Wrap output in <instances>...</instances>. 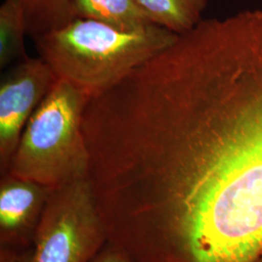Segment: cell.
Masks as SVG:
<instances>
[{
  "label": "cell",
  "mask_w": 262,
  "mask_h": 262,
  "mask_svg": "<svg viewBox=\"0 0 262 262\" xmlns=\"http://www.w3.org/2000/svg\"><path fill=\"white\" fill-rule=\"evenodd\" d=\"M88 179L132 262L262 255V10L203 19L90 100Z\"/></svg>",
  "instance_id": "cell-1"
},
{
  "label": "cell",
  "mask_w": 262,
  "mask_h": 262,
  "mask_svg": "<svg viewBox=\"0 0 262 262\" xmlns=\"http://www.w3.org/2000/svg\"><path fill=\"white\" fill-rule=\"evenodd\" d=\"M178 34L155 24L135 31L94 19H76L33 38L40 57L58 80L92 98L111 90Z\"/></svg>",
  "instance_id": "cell-2"
},
{
  "label": "cell",
  "mask_w": 262,
  "mask_h": 262,
  "mask_svg": "<svg viewBox=\"0 0 262 262\" xmlns=\"http://www.w3.org/2000/svg\"><path fill=\"white\" fill-rule=\"evenodd\" d=\"M90 100L57 79L27 123L6 174L53 189L88 178L83 119Z\"/></svg>",
  "instance_id": "cell-3"
},
{
  "label": "cell",
  "mask_w": 262,
  "mask_h": 262,
  "mask_svg": "<svg viewBox=\"0 0 262 262\" xmlns=\"http://www.w3.org/2000/svg\"><path fill=\"white\" fill-rule=\"evenodd\" d=\"M107 244L89 179L53 189L34 234L31 262H91Z\"/></svg>",
  "instance_id": "cell-4"
},
{
  "label": "cell",
  "mask_w": 262,
  "mask_h": 262,
  "mask_svg": "<svg viewBox=\"0 0 262 262\" xmlns=\"http://www.w3.org/2000/svg\"><path fill=\"white\" fill-rule=\"evenodd\" d=\"M57 78L41 57L15 63L0 81V169L4 175L29 119Z\"/></svg>",
  "instance_id": "cell-5"
},
{
  "label": "cell",
  "mask_w": 262,
  "mask_h": 262,
  "mask_svg": "<svg viewBox=\"0 0 262 262\" xmlns=\"http://www.w3.org/2000/svg\"><path fill=\"white\" fill-rule=\"evenodd\" d=\"M0 186V229L2 242H19L36 231L53 188L33 181L2 175Z\"/></svg>",
  "instance_id": "cell-6"
},
{
  "label": "cell",
  "mask_w": 262,
  "mask_h": 262,
  "mask_svg": "<svg viewBox=\"0 0 262 262\" xmlns=\"http://www.w3.org/2000/svg\"><path fill=\"white\" fill-rule=\"evenodd\" d=\"M72 12L74 19H94L125 31L152 25L136 0H72Z\"/></svg>",
  "instance_id": "cell-7"
},
{
  "label": "cell",
  "mask_w": 262,
  "mask_h": 262,
  "mask_svg": "<svg viewBox=\"0 0 262 262\" xmlns=\"http://www.w3.org/2000/svg\"><path fill=\"white\" fill-rule=\"evenodd\" d=\"M150 21L182 35L203 19L209 0H136Z\"/></svg>",
  "instance_id": "cell-8"
},
{
  "label": "cell",
  "mask_w": 262,
  "mask_h": 262,
  "mask_svg": "<svg viewBox=\"0 0 262 262\" xmlns=\"http://www.w3.org/2000/svg\"><path fill=\"white\" fill-rule=\"evenodd\" d=\"M28 25L24 0H4L0 7V67L6 68L28 56L25 47Z\"/></svg>",
  "instance_id": "cell-9"
},
{
  "label": "cell",
  "mask_w": 262,
  "mask_h": 262,
  "mask_svg": "<svg viewBox=\"0 0 262 262\" xmlns=\"http://www.w3.org/2000/svg\"><path fill=\"white\" fill-rule=\"evenodd\" d=\"M28 34L32 38L62 28L74 19L72 0H24Z\"/></svg>",
  "instance_id": "cell-10"
},
{
  "label": "cell",
  "mask_w": 262,
  "mask_h": 262,
  "mask_svg": "<svg viewBox=\"0 0 262 262\" xmlns=\"http://www.w3.org/2000/svg\"><path fill=\"white\" fill-rule=\"evenodd\" d=\"M104 247L91 262H132L123 253L115 249L112 245H110L108 242L107 248L104 249Z\"/></svg>",
  "instance_id": "cell-11"
},
{
  "label": "cell",
  "mask_w": 262,
  "mask_h": 262,
  "mask_svg": "<svg viewBox=\"0 0 262 262\" xmlns=\"http://www.w3.org/2000/svg\"><path fill=\"white\" fill-rule=\"evenodd\" d=\"M32 250L25 253H12L7 249L1 251V262H31Z\"/></svg>",
  "instance_id": "cell-12"
},
{
  "label": "cell",
  "mask_w": 262,
  "mask_h": 262,
  "mask_svg": "<svg viewBox=\"0 0 262 262\" xmlns=\"http://www.w3.org/2000/svg\"><path fill=\"white\" fill-rule=\"evenodd\" d=\"M256 262H262V255L260 256V257H259V258H258V260H257Z\"/></svg>",
  "instance_id": "cell-13"
}]
</instances>
